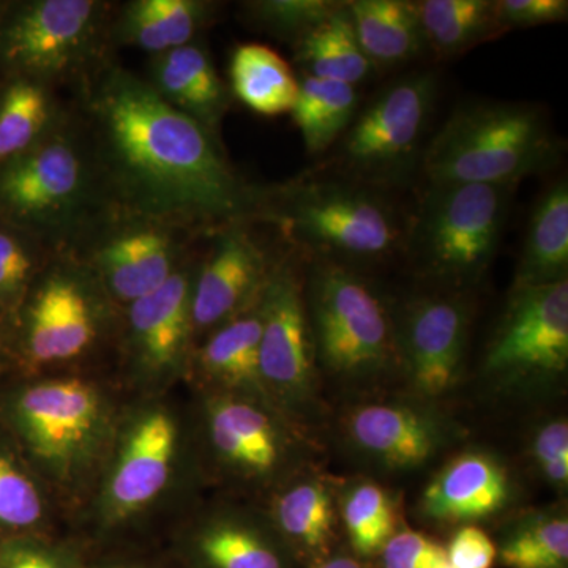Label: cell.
Segmentation results:
<instances>
[{"mask_svg":"<svg viewBox=\"0 0 568 568\" xmlns=\"http://www.w3.org/2000/svg\"><path fill=\"white\" fill-rule=\"evenodd\" d=\"M18 420L40 457L69 459L84 447L99 420V399L78 379L50 381L29 388L17 407Z\"/></svg>","mask_w":568,"mask_h":568,"instance_id":"obj_14","label":"cell"},{"mask_svg":"<svg viewBox=\"0 0 568 568\" xmlns=\"http://www.w3.org/2000/svg\"><path fill=\"white\" fill-rule=\"evenodd\" d=\"M339 2L332 0H257L245 3L250 20L265 31L295 44L323 24Z\"/></svg>","mask_w":568,"mask_h":568,"instance_id":"obj_32","label":"cell"},{"mask_svg":"<svg viewBox=\"0 0 568 568\" xmlns=\"http://www.w3.org/2000/svg\"><path fill=\"white\" fill-rule=\"evenodd\" d=\"M510 568H562L568 559V523L555 518L521 530L500 549Z\"/></svg>","mask_w":568,"mask_h":568,"instance_id":"obj_33","label":"cell"},{"mask_svg":"<svg viewBox=\"0 0 568 568\" xmlns=\"http://www.w3.org/2000/svg\"><path fill=\"white\" fill-rule=\"evenodd\" d=\"M567 271L568 185L567 181H559L541 194L534 207L515 290L562 282L567 280Z\"/></svg>","mask_w":568,"mask_h":568,"instance_id":"obj_21","label":"cell"},{"mask_svg":"<svg viewBox=\"0 0 568 568\" xmlns=\"http://www.w3.org/2000/svg\"><path fill=\"white\" fill-rule=\"evenodd\" d=\"M260 312L261 379L287 394H298L312 379V342L301 286L287 265L274 267Z\"/></svg>","mask_w":568,"mask_h":568,"instance_id":"obj_13","label":"cell"},{"mask_svg":"<svg viewBox=\"0 0 568 568\" xmlns=\"http://www.w3.org/2000/svg\"><path fill=\"white\" fill-rule=\"evenodd\" d=\"M436 95L433 73L407 74L377 93L339 142L346 179L379 192L406 185L420 170Z\"/></svg>","mask_w":568,"mask_h":568,"instance_id":"obj_6","label":"cell"},{"mask_svg":"<svg viewBox=\"0 0 568 568\" xmlns=\"http://www.w3.org/2000/svg\"><path fill=\"white\" fill-rule=\"evenodd\" d=\"M278 521L284 532L310 548L323 547L331 537V496L320 484L298 485L280 499Z\"/></svg>","mask_w":568,"mask_h":568,"instance_id":"obj_31","label":"cell"},{"mask_svg":"<svg viewBox=\"0 0 568 568\" xmlns=\"http://www.w3.org/2000/svg\"><path fill=\"white\" fill-rule=\"evenodd\" d=\"M465 306L452 298H422L407 310L402 349L422 392L443 394L457 379L465 353Z\"/></svg>","mask_w":568,"mask_h":568,"instance_id":"obj_15","label":"cell"},{"mask_svg":"<svg viewBox=\"0 0 568 568\" xmlns=\"http://www.w3.org/2000/svg\"><path fill=\"white\" fill-rule=\"evenodd\" d=\"M21 231L0 227V304L11 305L21 297L36 271V253Z\"/></svg>","mask_w":568,"mask_h":568,"instance_id":"obj_36","label":"cell"},{"mask_svg":"<svg viewBox=\"0 0 568 568\" xmlns=\"http://www.w3.org/2000/svg\"><path fill=\"white\" fill-rule=\"evenodd\" d=\"M320 568H362L361 564L355 562L354 559L349 558H338L328 560L327 564H324L323 567Z\"/></svg>","mask_w":568,"mask_h":568,"instance_id":"obj_43","label":"cell"},{"mask_svg":"<svg viewBox=\"0 0 568 568\" xmlns=\"http://www.w3.org/2000/svg\"><path fill=\"white\" fill-rule=\"evenodd\" d=\"M506 474L485 455H465L426 488L424 507L429 517L466 521L495 514L506 504Z\"/></svg>","mask_w":568,"mask_h":568,"instance_id":"obj_19","label":"cell"},{"mask_svg":"<svg viewBox=\"0 0 568 568\" xmlns=\"http://www.w3.org/2000/svg\"><path fill=\"white\" fill-rule=\"evenodd\" d=\"M110 212L91 145L70 112L39 144L0 166V215L40 244L70 252Z\"/></svg>","mask_w":568,"mask_h":568,"instance_id":"obj_2","label":"cell"},{"mask_svg":"<svg viewBox=\"0 0 568 568\" xmlns=\"http://www.w3.org/2000/svg\"><path fill=\"white\" fill-rule=\"evenodd\" d=\"M78 85L77 118L111 212L186 234L256 219L263 189L235 173L219 138L164 102L148 80L108 61Z\"/></svg>","mask_w":568,"mask_h":568,"instance_id":"obj_1","label":"cell"},{"mask_svg":"<svg viewBox=\"0 0 568 568\" xmlns=\"http://www.w3.org/2000/svg\"><path fill=\"white\" fill-rule=\"evenodd\" d=\"M313 325L317 353L345 375L375 372L390 361L395 336L386 305L351 268L316 261L312 271Z\"/></svg>","mask_w":568,"mask_h":568,"instance_id":"obj_8","label":"cell"},{"mask_svg":"<svg viewBox=\"0 0 568 568\" xmlns=\"http://www.w3.org/2000/svg\"><path fill=\"white\" fill-rule=\"evenodd\" d=\"M0 568H59V566L50 556L36 549L14 548L0 556Z\"/></svg>","mask_w":568,"mask_h":568,"instance_id":"obj_42","label":"cell"},{"mask_svg":"<svg viewBox=\"0 0 568 568\" xmlns=\"http://www.w3.org/2000/svg\"><path fill=\"white\" fill-rule=\"evenodd\" d=\"M93 274L73 256L54 264L33 295L26 317V347L37 364L78 357L99 336Z\"/></svg>","mask_w":568,"mask_h":568,"instance_id":"obj_10","label":"cell"},{"mask_svg":"<svg viewBox=\"0 0 568 568\" xmlns=\"http://www.w3.org/2000/svg\"><path fill=\"white\" fill-rule=\"evenodd\" d=\"M7 7L6 3H0V18H2V14L6 13Z\"/></svg>","mask_w":568,"mask_h":568,"instance_id":"obj_44","label":"cell"},{"mask_svg":"<svg viewBox=\"0 0 568 568\" xmlns=\"http://www.w3.org/2000/svg\"><path fill=\"white\" fill-rule=\"evenodd\" d=\"M568 362V282L517 287L495 342L488 369L562 373Z\"/></svg>","mask_w":568,"mask_h":568,"instance_id":"obj_11","label":"cell"},{"mask_svg":"<svg viewBox=\"0 0 568 568\" xmlns=\"http://www.w3.org/2000/svg\"><path fill=\"white\" fill-rule=\"evenodd\" d=\"M517 186H426L413 226L406 231V248L433 274L474 278L495 256Z\"/></svg>","mask_w":568,"mask_h":568,"instance_id":"obj_7","label":"cell"},{"mask_svg":"<svg viewBox=\"0 0 568 568\" xmlns=\"http://www.w3.org/2000/svg\"><path fill=\"white\" fill-rule=\"evenodd\" d=\"M558 159L559 142L536 106L470 103L459 106L428 142L420 171L428 186L518 185Z\"/></svg>","mask_w":568,"mask_h":568,"instance_id":"obj_4","label":"cell"},{"mask_svg":"<svg viewBox=\"0 0 568 568\" xmlns=\"http://www.w3.org/2000/svg\"><path fill=\"white\" fill-rule=\"evenodd\" d=\"M111 6L100 0H31L0 18V65L9 77L54 88L108 62Z\"/></svg>","mask_w":568,"mask_h":568,"instance_id":"obj_5","label":"cell"},{"mask_svg":"<svg viewBox=\"0 0 568 568\" xmlns=\"http://www.w3.org/2000/svg\"><path fill=\"white\" fill-rule=\"evenodd\" d=\"M174 447L175 428L166 414L140 422L111 480V503L119 511L138 510L160 495L170 478Z\"/></svg>","mask_w":568,"mask_h":568,"instance_id":"obj_18","label":"cell"},{"mask_svg":"<svg viewBox=\"0 0 568 568\" xmlns=\"http://www.w3.org/2000/svg\"><path fill=\"white\" fill-rule=\"evenodd\" d=\"M346 3L358 44L373 69L403 65L426 50L413 2L353 0Z\"/></svg>","mask_w":568,"mask_h":568,"instance_id":"obj_20","label":"cell"},{"mask_svg":"<svg viewBox=\"0 0 568 568\" xmlns=\"http://www.w3.org/2000/svg\"><path fill=\"white\" fill-rule=\"evenodd\" d=\"M272 223L317 261L349 268L406 248V230L379 190L345 181H295L263 189L256 219Z\"/></svg>","mask_w":568,"mask_h":568,"instance_id":"obj_3","label":"cell"},{"mask_svg":"<svg viewBox=\"0 0 568 568\" xmlns=\"http://www.w3.org/2000/svg\"><path fill=\"white\" fill-rule=\"evenodd\" d=\"M534 455L538 466L552 484H567L568 425L566 420L551 422L540 429L534 443Z\"/></svg>","mask_w":568,"mask_h":568,"instance_id":"obj_40","label":"cell"},{"mask_svg":"<svg viewBox=\"0 0 568 568\" xmlns=\"http://www.w3.org/2000/svg\"><path fill=\"white\" fill-rule=\"evenodd\" d=\"M201 551L215 568H282L275 552L244 529L211 530L201 540Z\"/></svg>","mask_w":568,"mask_h":568,"instance_id":"obj_34","label":"cell"},{"mask_svg":"<svg viewBox=\"0 0 568 568\" xmlns=\"http://www.w3.org/2000/svg\"><path fill=\"white\" fill-rule=\"evenodd\" d=\"M383 549L386 568H452L446 549L414 530L394 534Z\"/></svg>","mask_w":568,"mask_h":568,"instance_id":"obj_38","label":"cell"},{"mask_svg":"<svg viewBox=\"0 0 568 568\" xmlns=\"http://www.w3.org/2000/svg\"><path fill=\"white\" fill-rule=\"evenodd\" d=\"M298 95L291 114L301 130L306 152L323 153L345 134L358 112L355 85L306 77L298 80Z\"/></svg>","mask_w":568,"mask_h":568,"instance_id":"obj_27","label":"cell"},{"mask_svg":"<svg viewBox=\"0 0 568 568\" xmlns=\"http://www.w3.org/2000/svg\"><path fill=\"white\" fill-rule=\"evenodd\" d=\"M231 92L256 114H286L293 111L298 82L293 67L278 52L260 43L235 48L230 63Z\"/></svg>","mask_w":568,"mask_h":568,"instance_id":"obj_25","label":"cell"},{"mask_svg":"<svg viewBox=\"0 0 568 568\" xmlns=\"http://www.w3.org/2000/svg\"><path fill=\"white\" fill-rule=\"evenodd\" d=\"M40 517L41 499L32 481L0 455V526L28 528Z\"/></svg>","mask_w":568,"mask_h":568,"instance_id":"obj_35","label":"cell"},{"mask_svg":"<svg viewBox=\"0 0 568 568\" xmlns=\"http://www.w3.org/2000/svg\"><path fill=\"white\" fill-rule=\"evenodd\" d=\"M246 223H233L213 233L211 253L193 283V327L233 321L254 295H263L274 267Z\"/></svg>","mask_w":568,"mask_h":568,"instance_id":"obj_12","label":"cell"},{"mask_svg":"<svg viewBox=\"0 0 568 568\" xmlns=\"http://www.w3.org/2000/svg\"><path fill=\"white\" fill-rule=\"evenodd\" d=\"M67 114L51 85L9 77L0 88V166L39 144Z\"/></svg>","mask_w":568,"mask_h":568,"instance_id":"obj_22","label":"cell"},{"mask_svg":"<svg viewBox=\"0 0 568 568\" xmlns=\"http://www.w3.org/2000/svg\"><path fill=\"white\" fill-rule=\"evenodd\" d=\"M413 3L426 50L443 61L506 33L497 21L496 0H418Z\"/></svg>","mask_w":568,"mask_h":568,"instance_id":"obj_23","label":"cell"},{"mask_svg":"<svg viewBox=\"0 0 568 568\" xmlns=\"http://www.w3.org/2000/svg\"><path fill=\"white\" fill-rule=\"evenodd\" d=\"M452 568H491L497 549L484 530L463 528L446 549Z\"/></svg>","mask_w":568,"mask_h":568,"instance_id":"obj_41","label":"cell"},{"mask_svg":"<svg viewBox=\"0 0 568 568\" xmlns=\"http://www.w3.org/2000/svg\"><path fill=\"white\" fill-rule=\"evenodd\" d=\"M263 320L256 315L235 317L205 343L201 362L213 376L230 384H253L261 379L260 343Z\"/></svg>","mask_w":568,"mask_h":568,"instance_id":"obj_29","label":"cell"},{"mask_svg":"<svg viewBox=\"0 0 568 568\" xmlns=\"http://www.w3.org/2000/svg\"><path fill=\"white\" fill-rule=\"evenodd\" d=\"M496 14L504 32L567 21V0H496Z\"/></svg>","mask_w":568,"mask_h":568,"instance_id":"obj_39","label":"cell"},{"mask_svg":"<svg viewBox=\"0 0 568 568\" xmlns=\"http://www.w3.org/2000/svg\"><path fill=\"white\" fill-rule=\"evenodd\" d=\"M343 518L358 555L372 556L386 547L395 530L390 499L377 485H361L347 496Z\"/></svg>","mask_w":568,"mask_h":568,"instance_id":"obj_30","label":"cell"},{"mask_svg":"<svg viewBox=\"0 0 568 568\" xmlns=\"http://www.w3.org/2000/svg\"><path fill=\"white\" fill-rule=\"evenodd\" d=\"M178 227L110 212L80 244L82 264L118 301L133 304L155 293L181 267L186 237Z\"/></svg>","mask_w":568,"mask_h":568,"instance_id":"obj_9","label":"cell"},{"mask_svg":"<svg viewBox=\"0 0 568 568\" xmlns=\"http://www.w3.org/2000/svg\"><path fill=\"white\" fill-rule=\"evenodd\" d=\"M294 48L295 62L306 77L355 85L373 71L358 44L346 2H339L338 9Z\"/></svg>","mask_w":568,"mask_h":568,"instance_id":"obj_26","label":"cell"},{"mask_svg":"<svg viewBox=\"0 0 568 568\" xmlns=\"http://www.w3.org/2000/svg\"><path fill=\"white\" fill-rule=\"evenodd\" d=\"M145 6L163 26L174 48L196 41L216 7L205 0H145Z\"/></svg>","mask_w":568,"mask_h":568,"instance_id":"obj_37","label":"cell"},{"mask_svg":"<svg viewBox=\"0 0 568 568\" xmlns=\"http://www.w3.org/2000/svg\"><path fill=\"white\" fill-rule=\"evenodd\" d=\"M351 433L358 446L398 467L422 465L435 450L432 426L403 407H362L351 418Z\"/></svg>","mask_w":568,"mask_h":568,"instance_id":"obj_24","label":"cell"},{"mask_svg":"<svg viewBox=\"0 0 568 568\" xmlns=\"http://www.w3.org/2000/svg\"><path fill=\"white\" fill-rule=\"evenodd\" d=\"M192 290L189 268L179 267L155 293L129 305L130 342L149 368H170L185 351L193 328Z\"/></svg>","mask_w":568,"mask_h":568,"instance_id":"obj_17","label":"cell"},{"mask_svg":"<svg viewBox=\"0 0 568 568\" xmlns=\"http://www.w3.org/2000/svg\"><path fill=\"white\" fill-rule=\"evenodd\" d=\"M148 81L164 102L219 138L233 93L200 41L153 55Z\"/></svg>","mask_w":568,"mask_h":568,"instance_id":"obj_16","label":"cell"},{"mask_svg":"<svg viewBox=\"0 0 568 568\" xmlns=\"http://www.w3.org/2000/svg\"><path fill=\"white\" fill-rule=\"evenodd\" d=\"M213 444L235 465L265 473L275 466L278 443L274 426L256 407L223 403L212 414Z\"/></svg>","mask_w":568,"mask_h":568,"instance_id":"obj_28","label":"cell"}]
</instances>
